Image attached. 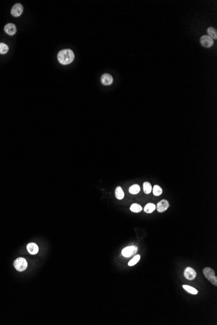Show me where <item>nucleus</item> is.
I'll list each match as a JSON object with an SVG mask.
<instances>
[{"instance_id":"f257e3e1","label":"nucleus","mask_w":217,"mask_h":325,"mask_svg":"<svg viewBox=\"0 0 217 325\" xmlns=\"http://www.w3.org/2000/svg\"><path fill=\"white\" fill-rule=\"evenodd\" d=\"M74 57V52L69 49H63L59 51L57 55L59 62L63 65H67L72 62Z\"/></svg>"},{"instance_id":"f03ea898","label":"nucleus","mask_w":217,"mask_h":325,"mask_svg":"<svg viewBox=\"0 0 217 325\" xmlns=\"http://www.w3.org/2000/svg\"><path fill=\"white\" fill-rule=\"evenodd\" d=\"M14 267L20 272H22L28 267V262L24 258H18L14 262Z\"/></svg>"},{"instance_id":"7ed1b4c3","label":"nucleus","mask_w":217,"mask_h":325,"mask_svg":"<svg viewBox=\"0 0 217 325\" xmlns=\"http://www.w3.org/2000/svg\"><path fill=\"white\" fill-rule=\"evenodd\" d=\"M137 251H138L137 247L134 246V245L129 246V247L124 248V249L122 250V255L124 257H127V258L130 257L131 256L135 255V254L137 252Z\"/></svg>"},{"instance_id":"20e7f679","label":"nucleus","mask_w":217,"mask_h":325,"mask_svg":"<svg viewBox=\"0 0 217 325\" xmlns=\"http://www.w3.org/2000/svg\"><path fill=\"white\" fill-rule=\"evenodd\" d=\"M200 43L205 47H210L213 45V39L208 35H204L200 38Z\"/></svg>"},{"instance_id":"39448f33","label":"nucleus","mask_w":217,"mask_h":325,"mask_svg":"<svg viewBox=\"0 0 217 325\" xmlns=\"http://www.w3.org/2000/svg\"><path fill=\"white\" fill-rule=\"evenodd\" d=\"M184 276L188 280H193L196 277V272L192 267H188L185 269Z\"/></svg>"},{"instance_id":"423d86ee","label":"nucleus","mask_w":217,"mask_h":325,"mask_svg":"<svg viewBox=\"0 0 217 325\" xmlns=\"http://www.w3.org/2000/svg\"><path fill=\"white\" fill-rule=\"evenodd\" d=\"M24 8L22 5L20 3H16L11 9V14L14 17H18L23 13Z\"/></svg>"},{"instance_id":"0eeeda50","label":"nucleus","mask_w":217,"mask_h":325,"mask_svg":"<svg viewBox=\"0 0 217 325\" xmlns=\"http://www.w3.org/2000/svg\"><path fill=\"white\" fill-rule=\"evenodd\" d=\"M169 206L170 205H169V201L166 199H163L157 203V205L156 206V208H157V210L159 212L162 213V212H165L167 209L169 208Z\"/></svg>"},{"instance_id":"6e6552de","label":"nucleus","mask_w":217,"mask_h":325,"mask_svg":"<svg viewBox=\"0 0 217 325\" xmlns=\"http://www.w3.org/2000/svg\"><path fill=\"white\" fill-rule=\"evenodd\" d=\"M101 83L104 85L108 86V85H111L112 83L113 78L110 74H105L104 75H102L101 77Z\"/></svg>"},{"instance_id":"1a4fd4ad","label":"nucleus","mask_w":217,"mask_h":325,"mask_svg":"<svg viewBox=\"0 0 217 325\" xmlns=\"http://www.w3.org/2000/svg\"><path fill=\"white\" fill-rule=\"evenodd\" d=\"M4 31L9 35H14L16 32V25L13 24H8L4 27Z\"/></svg>"},{"instance_id":"9d476101","label":"nucleus","mask_w":217,"mask_h":325,"mask_svg":"<svg viewBox=\"0 0 217 325\" xmlns=\"http://www.w3.org/2000/svg\"><path fill=\"white\" fill-rule=\"evenodd\" d=\"M203 273L206 278L208 279L209 281H211V280H212L215 277V271H213V269L210 267H205L203 270Z\"/></svg>"},{"instance_id":"9b49d317","label":"nucleus","mask_w":217,"mask_h":325,"mask_svg":"<svg viewBox=\"0 0 217 325\" xmlns=\"http://www.w3.org/2000/svg\"><path fill=\"white\" fill-rule=\"evenodd\" d=\"M27 249L31 255H36L39 252V247L34 243H30L27 245Z\"/></svg>"},{"instance_id":"f8f14e48","label":"nucleus","mask_w":217,"mask_h":325,"mask_svg":"<svg viewBox=\"0 0 217 325\" xmlns=\"http://www.w3.org/2000/svg\"><path fill=\"white\" fill-rule=\"evenodd\" d=\"M156 209V206L153 203H148L144 208V211L146 213L151 214Z\"/></svg>"},{"instance_id":"ddd939ff","label":"nucleus","mask_w":217,"mask_h":325,"mask_svg":"<svg viewBox=\"0 0 217 325\" xmlns=\"http://www.w3.org/2000/svg\"><path fill=\"white\" fill-rule=\"evenodd\" d=\"M115 196L118 200H122L124 197V193L120 186H118L115 190Z\"/></svg>"},{"instance_id":"4468645a","label":"nucleus","mask_w":217,"mask_h":325,"mask_svg":"<svg viewBox=\"0 0 217 325\" xmlns=\"http://www.w3.org/2000/svg\"><path fill=\"white\" fill-rule=\"evenodd\" d=\"M140 190V188L138 184H133L129 188V193L133 195L137 194L138 193H139Z\"/></svg>"},{"instance_id":"2eb2a0df","label":"nucleus","mask_w":217,"mask_h":325,"mask_svg":"<svg viewBox=\"0 0 217 325\" xmlns=\"http://www.w3.org/2000/svg\"><path fill=\"white\" fill-rule=\"evenodd\" d=\"M183 289H185V291H187L188 293H191V294H192V295H196L198 294V291L197 289H195L194 288H192L191 287V286L190 285H183Z\"/></svg>"},{"instance_id":"dca6fc26","label":"nucleus","mask_w":217,"mask_h":325,"mask_svg":"<svg viewBox=\"0 0 217 325\" xmlns=\"http://www.w3.org/2000/svg\"><path fill=\"white\" fill-rule=\"evenodd\" d=\"M130 210L135 213H139L143 210V208L139 204L134 203L130 206Z\"/></svg>"},{"instance_id":"f3484780","label":"nucleus","mask_w":217,"mask_h":325,"mask_svg":"<svg viewBox=\"0 0 217 325\" xmlns=\"http://www.w3.org/2000/svg\"><path fill=\"white\" fill-rule=\"evenodd\" d=\"M143 190H144V192L146 194H150L151 191H152V187H151V184L148 183V182H145V183H144Z\"/></svg>"},{"instance_id":"a211bd4d","label":"nucleus","mask_w":217,"mask_h":325,"mask_svg":"<svg viewBox=\"0 0 217 325\" xmlns=\"http://www.w3.org/2000/svg\"><path fill=\"white\" fill-rule=\"evenodd\" d=\"M207 31L209 36L211 38H213V39H215V40L217 39V32H216V30L215 28H213V27H209Z\"/></svg>"},{"instance_id":"6ab92c4d","label":"nucleus","mask_w":217,"mask_h":325,"mask_svg":"<svg viewBox=\"0 0 217 325\" xmlns=\"http://www.w3.org/2000/svg\"><path fill=\"white\" fill-rule=\"evenodd\" d=\"M153 194L155 196H159L162 194V190L159 185H155L152 188Z\"/></svg>"},{"instance_id":"aec40b11","label":"nucleus","mask_w":217,"mask_h":325,"mask_svg":"<svg viewBox=\"0 0 217 325\" xmlns=\"http://www.w3.org/2000/svg\"><path fill=\"white\" fill-rule=\"evenodd\" d=\"M140 256L139 255H135V256L131 259V260H130L128 263V266H135V264H137L139 261L140 260Z\"/></svg>"},{"instance_id":"412c9836","label":"nucleus","mask_w":217,"mask_h":325,"mask_svg":"<svg viewBox=\"0 0 217 325\" xmlns=\"http://www.w3.org/2000/svg\"><path fill=\"white\" fill-rule=\"evenodd\" d=\"M9 51V47L4 43H0V54H5Z\"/></svg>"},{"instance_id":"4be33fe9","label":"nucleus","mask_w":217,"mask_h":325,"mask_svg":"<svg viewBox=\"0 0 217 325\" xmlns=\"http://www.w3.org/2000/svg\"><path fill=\"white\" fill-rule=\"evenodd\" d=\"M210 282H211V284H213L215 286H216L217 285V278L216 277V276L212 280H211Z\"/></svg>"}]
</instances>
